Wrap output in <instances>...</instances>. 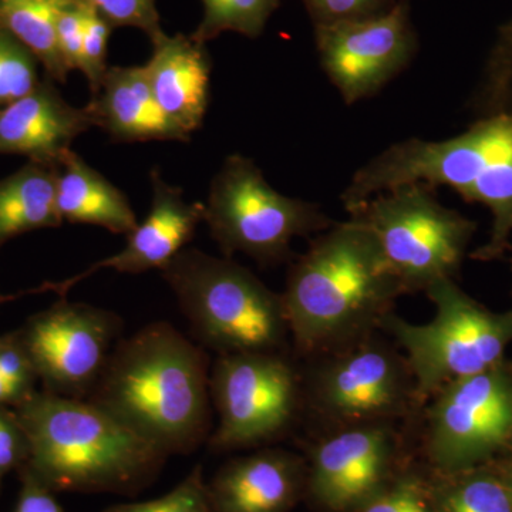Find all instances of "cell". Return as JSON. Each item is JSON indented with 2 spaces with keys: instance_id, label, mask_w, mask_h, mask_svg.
Instances as JSON below:
<instances>
[{
  "instance_id": "31",
  "label": "cell",
  "mask_w": 512,
  "mask_h": 512,
  "mask_svg": "<svg viewBox=\"0 0 512 512\" xmlns=\"http://www.w3.org/2000/svg\"><path fill=\"white\" fill-rule=\"evenodd\" d=\"M29 456L28 436L18 414L9 406H0V480L12 471L18 473L28 463Z\"/></svg>"
},
{
  "instance_id": "24",
  "label": "cell",
  "mask_w": 512,
  "mask_h": 512,
  "mask_svg": "<svg viewBox=\"0 0 512 512\" xmlns=\"http://www.w3.org/2000/svg\"><path fill=\"white\" fill-rule=\"evenodd\" d=\"M204 16L191 37L207 45L224 32L258 37L281 0H201Z\"/></svg>"
},
{
  "instance_id": "5",
  "label": "cell",
  "mask_w": 512,
  "mask_h": 512,
  "mask_svg": "<svg viewBox=\"0 0 512 512\" xmlns=\"http://www.w3.org/2000/svg\"><path fill=\"white\" fill-rule=\"evenodd\" d=\"M160 272L202 348L218 356L284 353V299L245 266L184 248Z\"/></svg>"
},
{
  "instance_id": "23",
  "label": "cell",
  "mask_w": 512,
  "mask_h": 512,
  "mask_svg": "<svg viewBox=\"0 0 512 512\" xmlns=\"http://www.w3.org/2000/svg\"><path fill=\"white\" fill-rule=\"evenodd\" d=\"M433 494L436 512H512V495L507 481L487 473L461 471Z\"/></svg>"
},
{
  "instance_id": "8",
  "label": "cell",
  "mask_w": 512,
  "mask_h": 512,
  "mask_svg": "<svg viewBox=\"0 0 512 512\" xmlns=\"http://www.w3.org/2000/svg\"><path fill=\"white\" fill-rule=\"evenodd\" d=\"M433 190L423 183L399 185L349 212L375 235L406 293L454 279L476 231L473 221L441 205Z\"/></svg>"
},
{
  "instance_id": "15",
  "label": "cell",
  "mask_w": 512,
  "mask_h": 512,
  "mask_svg": "<svg viewBox=\"0 0 512 512\" xmlns=\"http://www.w3.org/2000/svg\"><path fill=\"white\" fill-rule=\"evenodd\" d=\"M153 201L146 220L127 235V245L119 254L101 259L82 274L62 282H49L50 292L66 295L74 285L97 274L101 269H114L120 274H143L151 269L164 268L180 254L194 238L198 225L204 222L205 204L188 202L181 188L167 184L160 171L154 168L150 175Z\"/></svg>"
},
{
  "instance_id": "9",
  "label": "cell",
  "mask_w": 512,
  "mask_h": 512,
  "mask_svg": "<svg viewBox=\"0 0 512 512\" xmlns=\"http://www.w3.org/2000/svg\"><path fill=\"white\" fill-rule=\"evenodd\" d=\"M210 392L220 417L208 440L214 451L276 439L291 426L302 400L301 380L284 353L218 356L210 373Z\"/></svg>"
},
{
  "instance_id": "16",
  "label": "cell",
  "mask_w": 512,
  "mask_h": 512,
  "mask_svg": "<svg viewBox=\"0 0 512 512\" xmlns=\"http://www.w3.org/2000/svg\"><path fill=\"white\" fill-rule=\"evenodd\" d=\"M94 127L86 106L63 99L45 76L35 90L0 109V156L18 154L33 163L59 167L77 137Z\"/></svg>"
},
{
  "instance_id": "26",
  "label": "cell",
  "mask_w": 512,
  "mask_h": 512,
  "mask_svg": "<svg viewBox=\"0 0 512 512\" xmlns=\"http://www.w3.org/2000/svg\"><path fill=\"white\" fill-rule=\"evenodd\" d=\"M103 512H211L207 483L197 466L170 493L143 503L111 505Z\"/></svg>"
},
{
  "instance_id": "17",
  "label": "cell",
  "mask_w": 512,
  "mask_h": 512,
  "mask_svg": "<svg viewBox=\"0 0 512 512\" xmlns=\"http://www.w3.org/2000/svg\"><path fill=\"white\" fill-rule=\"evenodd\" d=\"M303 463L284 450L229 461L207 484L211 512H288L301 494Z\"/></svg>"
},
{
  "instance_id": "12",
  "label": "cell",
  "mask_w": 512,
  "mask_h": 512,
  "mask_svg": "<svg viewBox=\"0 0 512 512\" xmlns=\"http://www.w3.org/2000/svg\"><path fill=\"white\" fill-rule=\"evenodd\" d=\"M333 355L313 372L309 399L322 416L343 427L386 423L419 404L406 357L367 338Z\"/></svg>"
},
{
  "instance_id": "38",
  "label": "cell",
  "mask_w": 512,
  "mask_h": 512,
  "mask_svg": "<svg viewBox=\"0 0 512 512\" xmlns=\"http://www.w3.org/2000/svg\"><path fill=\"white\" fill-rule=\"evenodd\" d=\"M0 491H2V480H0Z\"/></svg>"
},
{
  "instance_id": "3",
  "label": "cell",
  "mask_w": 512,
  "mask_h": 512,
  "mask_svg": "<svg viewBox=\"0 0 512 512\" xmlns=\"http://www.w3.org/2000/svg\"><path fill=\"white\" fill-rule=\"evenodd\" d=\"M30 446L26 470L53 493L134 497L167 454L86 399L36 392L13 407Z\"/></svg>"
},
{
  "instance_id": "34",
  "label": "cell",
  "mask_w": 512,
  "mask_h": 512,
  "mask_svg": "<svg viewBox=\"0 0 512 512\" xmlns=\"http://www.w3.org/2000/svg\"><path fill=\"white\" fill-rule=\"evenodd\" d=\"M20 491L13 512H64L55 494L26 468L18 471Z\"/></svg>"
},
{
  "instance_id": "1",
  "label": "cell",
  "mask_w": 512,
  "mask_h": 512,
  "mask_svg": "<svg viewBox=\"0 0 512 512\" xmlns=\"http://www.w3.org/2000/svg\"><path fill=\"white\" fill-rule=\"evenodd\" d=\"M210 360L168 322L120 339L86 400L170 456L210 440Z\"/></svg>"
},
{
  "instance_id": "6",
  "label": "cell",
  "mask_w": 512,
  "mask_h": 512,
  "mask_svg": "<svg viewBox=\"0 0 512 512\" xmlns=\"http://www.w3.org/2000/svg\"><path fill=\"white\" fill-rule=\"evenodd\" d=\"M424 292L436 306L431 322L416 325L390 313L380 323L406 352L419 403L448 383L501 365L512 340V312L488 311L454 279H440Z\"/></svg>"
},
{
  "instance_id": "22",
  "label": "cell",
  "mask_w": 512,
  "mask_h": 512,
  "mask_svg": "<svg viewBox=\"0 0 512 512\" xmlns=\"http://www.w3.org/2000/svg\"><path fill=\"white\" fill-rule=\"evenodd\" d=\"M64 0H0V29L35 55L45 76L66 83L69 69L57 42V16Z\"/></svg>"
},
{
  "instance_id": "2",
  "label": "cell",
  "mask_w": 512,
  "mask_h": 512,
  "mask_svg": "<svg viewBox=\"0 0 512 512\" xmlns=\"http://www.w3.org/2000/svg\"><path fill=\"white\" fill-rule=\"evenodd\" d=\"M404 293L375 235L350 218L296 256L282 299L296 349L313 355L370 336Z\"/></svg>"
},
{
  "instance_id": "18",
  "label": "cell",
  "mask_w": 512,
  "mask_h": 512,
  "mask_svg": "<svg viewBox=\"0 0 512 512\" xmlns=\"http://www.w3.org/2000/svg\"><path fill=\"white\" fill-rule=\"evenodd\" d=\"M86 109L116 143L191 140L158 106L144 66L109 67Z\"/></svg>"
},
{
  "instance_id": "13",
  "label": "cell",
  "mask_w": 512,
  "mask_h": 512,
  "mask_svg": "<svg viewBox=\"0 0 512 512\" xmlns=\"http://www.w3.org/2000/svg\"><path fill=\"white\" fill-rule=\"evenodd\" d=\"M320 64L345 103L375 96L417 50L407 0L375 18L315 26Z\"/></svg>"
},
{
  "instance_id": "36",
  "label": "cell",
  "mask_w": 512,
  "mask_h": 512,
  "mask_svg": "<svg viewBox=\"0 0 512 512\" xmlns=\"http://www.w3.org/2000/svg\"><path fill=\"white\" fill-rule=\"evenodd\" d=\"M43 292H50L49 285H47V282H45V284L37 286V288L28 289V291L12 293V295H0V305H2V303L5 302L13 301V299L22 298V296L39 295V293Z\"/></svg>"
},
{
  "instance_id": "35",
  "label": "cell",
  "mask_w": 512,
  "mask_h": 512,
  "mask_svg": "<svg viewBox=\"0 0 512 512\" xmlns=\"http://www.w3.org/2000/svg\"><path fill=\"white\" fill-rule=\"evenodd\" d=\"M28 397L19 387L9 383L8 380L0 376V406L15 407L22 403L23 400L28 399Z\"/></svg>"
},
{
  "instance_id": "32",
  "label": "cell",
  "mask_w": 512,
  "mask_h": 512,
  "mask_svg": "<svg viewBox=\"0 0 512 512\" xmlns=\"http://www.w3.org/2000/svg\"><path fill=\"white\" fill-rule=\"evenodd\" d=\"M84 5L64 0L57 16V42L69 72L80 70L83 52Z\"/></svg>"
},
{
  "instance_id": "19",
  "label": "cell",
  "mask_w": 512,
  "mask_h": 512,
  "mask_svg": "<svg viewBox=\"0 0 512 512\" xmlns=\"http://www.w3.org/2000/svg\"><path fill=\"white\" fill-rule=\"evenodd\" d=\"M144 70L158 106L185 133L204 123L210 103L212 62L207 45L191 36H167L153 45Z\"/></svg>"
},
{
  "instance_id": "27",
  "label": "cell",
  "mask_w": 512,
  "mask_h": 512,
  "mask_svg": "<svg viewBox=\"0 0 512 512\" xmlns=\"http://www.w3.org/2000/svg\"><path fill=\"white\" fill-rule=\"evenodd\" d=\"M87 8L99 13L113 28L130 26L143 30L151 43L165 36L161 28L156 0H79Z\"/></svg>"
},
{
  "instance_id": "10",
  "label": "cell",
  "mask_w": 512,
  "mask_h": 512,
  "mask_svg": "<svg viewBox=\"0 0 512 512\" xmlns=\"http://www.w3.org/2000/svg\"><path fill=\"white\" fill-rule=\"evenodd\" d=\"M45 392L87 399L123 332L107 309L62 298L15 330Z\"/></svg>"
},
{
  "instance_id": "25",
  "label": "cell",
  "mask_w": 512,
  "mask_h": 512,
  "mask_svg": "<svg viewBox=\"0 0 512 512\" xmlns=\"http://www.w3.org/2000/svg\"><path fill=\"white\" fill-rule=\"evenodd\" d=\"M39 60L0 29V109L28 96L40 83Z\"/></svg>"
},
{
  "instance_id": "29",
  "label": "cell",
  "mask_w": 512,
  "mask_h": 512,
  "mask_svg": "<svg viewBox=\"0 0 512 512\" xmlns=\"http://www.w3.org/2000/svg\"><path fill=\"white\" fill-rule=\"evenodd\" d=\"M355 512H436L431 495L414 480L404 478L394 484H386Z\"/></svg>"
},
{
  "instance_id": "33",
  "label": "cell",
  "mask_w": 512,
  "mask_h": 512,
  "mask_svg": "<svg viewBox=\"0 0 512 512\" xmlns=\"http://www.w3.org/2000/svg\"><path fill=\"white\" fill-rule=\"evenodd\" d=\"M0 376L19 387L26 396L36 392L39 377L16 332L0 336Z\"/></svg>"
},
{
  "instance_id": "21",
  "label": "cell",
  "mask_w": 512,
  "mask_h": 512,
  "mask_svg": "<svg viewBox=\"0 0 512 512\" xmlns=\"http://www.w3.org/2000/svg\"><path fill=\"white\" fill-rule=\"evenodd\" d=\"M57 168L29 161L0 180V248L26 232L63 224L56 204Z\"/></svg>"
},
{
  "instance_id": "28",
  "label": "cell",
  "mask_w": 512,
  "mask_h": 512,
  "mask_svg": "<svg viewBox=\"0 0 512 512\" xmlns=\"http://www.w3.org/2000/svg\"><path fill=\"white\" fill-rule=\"evenodd\" d=\"M113 26L101 18L99 13L84 6L83 52L80 72L89 82L90 93L99 90L107 69V45Z\"/></svg>"
},
{
  "instance_id": "20",
  "label": "cell",
  "mask_w": 512,
  "mask_h": 512,
  "mask_svg": "<svg viewBox=\"0 0 512 512\" xmlns=\"http://www.w3.org/2000/svg\"><path fill=\"white\" fill-rule=\"evenodd\" d=\"M56 204L70 224L96 225L126 237L138 225L127 195L73 150L57 168Z\"/></svg>"
},
{
  "instance_id": "7",
  "label": "cell",
  "mask_w": 512,
  "mask_h": 512,
  "mask_svg": "<svg viewBox=\"0 0 512 512\" xmlns=\"http://www.w3.org/2000/svg\"><path fill=\"white\" fill-rule=\"evenodd\" d=\"M204 222L227 258L239 252L261 265L288 261L293 239L333 225L318 204L279 194L241 154L229 156L212 180Z\"/></svg>"
},
{
  "instance_id": "30",
  "label": "cell",
  "mask_w": 512,
  "mask_h": 512,
  "mask_svg": "<svg viewBox=\"0 0 512 512\" xmlns=\"http://www.w3.org/2000/svg\"><path fill=\"white\" fill-rule=\"evenodd\" d=\"M315 26L375 18L389 12L397 0H303Z\"/></svg>"
},
{
  "instance_id": "4",
  "label": "cell",
  "mask_w": 512,
  "mask_h": 512,
  "mask_svg": "<svg viewBox=\"0 0 512 512\" xmlns=\"http://www.w3.org/2000/svg\"><path fill=\"white\" fill-rule=\"evenodd\" d=\"M413 183L446 185L464 200L485 205L494 217L493 232L471 256L491 261L503 255L512 234V110L487 114L448 140L410 138L386 148L353 175L343 205L352 212L372 195Z\"/></svg>"
},
{
  "instance_id": "14",
  "label": "cell",
  "mask_w": 512,
  "mask_h": 512,
  "mask_svg": "<svg viewBox=\"0 0 512 512\" xmlns=\"http://www.w3.org/2000/svg\"><path fill=\"white\" fill-rule=\"evenodd\" d=\"M396 448V433L387 423L343 427L313 451V500L329 511H356L389 481Z\"/></svg>"
},
{
  "instance_id": "11",
  "label": "cell",
  "mask_w": 512,
  "mask_h": 512,
  "mask_svg": "<svg viewBox=\"0 0 512 512\" xmlns=\"http://www.w3.org/2000/svg\"><path fill=\"white\" fill-rule=\"evenodd\" d=\"M431 399L427 453L444 474L470 470L512 440V373L504 363L448 383Z\"/></svg>"
},
{
  "instance_id": "37",
  "label": "cell",
  "mask_w": 512,
  "mask_h": 512,
  "mask_svg": "<svg viewBox=\"0 0 512 512\" xmlns=\"http://www.w3.org/2000/svg\"><path fill=\"white\" fill-rule=\"evenodd\" d=\"M507 485H508V488H510V493L512 495V471H511V474H510V477L507 478Z\"/></svg>"
}]
</instances>
